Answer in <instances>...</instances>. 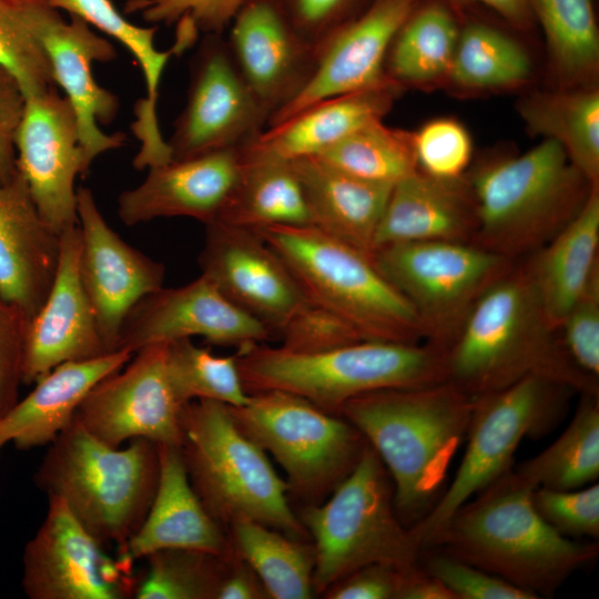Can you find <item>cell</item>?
I'll list each match as a JSON object with an SVG mask.
<instances>
[{
  "mask_svg": "<svg viewBox=\"0 0 599 599\" xmlns=\"http://www.w3.org/2000/svg\"><path fill=\"white\" fill-rule=\"evenodd\" d=\"M473 407L474 397L450 382L374 390L342 407L339 415L363 434L386 467L395 510L406 527L417 525L443 495Z\"/></svg>",
  "mask_w": 599,
  "mask_h": 599,
  "instance_id": "6da1fadb",
  "label": "cell"
},
{
  "mask_svg": "<svg viewBox=\"0 0 599 599\" xmlns=\"http://www.w3.org/2000/svg\"><path fill=\"white\" fill-rule=\"evenodd\" d=\"M534 489L512 468L460 506L430 547L536 599L551 597L597 559L599 547L598 541L567 538L550 527L532 505Z\"/></svg>",
  "mask_w": 599,
  "mask_h": 599,
  "instance_id": "7a4b0ae2",
  "label": "cell"
},
{
  "mask_svg": "<svg viewBox=\"0 0 599 599\" xmlns=\"http://www.w3.org/2000/svg\"><path fill=\"white\" fill-rule=\"evenodd\" d=\"M448 382L471 397L544 375L576 393L599 394L568 362L525 262L476 302L447 349Z\"/></svg>",
  "mask_w": 599,
  "mask_h": 599,
  "instance_id": "3957f363",
  "label": "cell"
},
{
  "mask_svg": "<svg viewBox=\"0 0 599 599\" xmlns=\"http://www.w3.org/2000/svg\"><path fill=\"white\" fill-rule=\"evenodd\" d=\"M236 352L247 394L287 392L336 415L369 392L448 382L447 349L427 342L361 341L318 352L256 344Z\"/></svg>",
  "mask_w": 599,
  "mask_h": 599,
  "instance_id": "277c9868",
  "label": "cell"
},
{
  "mask_svg": "<svg viewBox=\"0 0 599 599\" xmlns=\"http://www.w3.org/2000/svg\"><path fill=\"white\" fill-rule=\"evenodd\" d=\"M160 471L158 444L136 438L112 447L73 419L48 445L33 481L65 504L101 544L124 552L152 504Z\"/></svg>",
  "mask_w": 599,
  "mask_h": 599,
  "instance_id": "5b68a950",
  "label": "cell"
},
{
  "mask_svg": "<svg viewBox=\"0 0 599 599\" xmlns=\"http://www.w3.org/2000/svg\"><path fill=\"white\" fill-rule=\"evenodd\" d=\"M468 185L477 217L473 243L512 261L555 237L598 186L550 139L521 155L478 167Z\"/></svg>",
  "mask_w": 599,
  "mask_h": 599,
  "instance_id": "8992f818",
  "label": "cell"
},
{
  "mask_svg": "<svg viewBox=\"0 0 599 599\" xmlns=\"http://www.w3.org/2000/svg\"><path fill=\"white\" fill-rule=\"evenodd\" d=\"M180 445L189 479L209 514L225 528L251 519L308 540L291 506L288 487L267 454L235 424L227 405L195 399L184 405Z\"/></svg>",
  "mask_w": 599,
  "mask_h": 599,
  "instance_id": "52a82bcc",
  "label": "cell"
},
{
  "mask_svg": "<svg viewBox=\"0 0 599 599\" xmlns=\"http://www.w3.org/2000/svg\"><path fill=\"white\" fill-rule=\"evenodd\" d=\"M283 260L308 301L344 319L365 341L420 343L410 304L372 255L314 225L256 231Z\"/></svg>",
  "mask_w": 599,
  "mask_h": 599,
  "instance_id": "ba28073f",
  "label": "cell"
},
{
  "mask_svg": "<svg viewBox=\"0 0 599 599\" xmlns=\"http://www.w3.org/2000/svg\"><path fill=\"white\" fill-rule=\"evenodd\" d=\"M315 555L314 593L374 562L412 565L420 544L398 518L390 476L368 445L347 477L319 504L297 514Z\"/></svg>",
  "mask_w": 599,
  "mask_h": 599,
  "instance_id": "9c48e42d",
  "label": "cell"
},
{
  "mask_svg": "<svg viewBox=\"0 0 599 599\" xmlns=\"http://www.w3.org/2000/svg\"><path fill=\"white\" fill-rule=\"evenodd\" d=\"M576 392L544 375H529L493 393L474 397L466 449L453 481L414 527L422 549L434 545L455 511L514 468L526 437L548 434L562 418Z\"/></svg>",
  "mask_w": 599,
  "mask_h": 599,
  "instance_id": "30bf717a",
  "label": "cell"
},
{
  "mask_svg": "<svg viewBox=\"0 0 599 599\" xmlns=\"http://www.w3.org/2000/svg\"><path fill=\"white\" fill-rule=\"evenodd\" d=\"M227 407L237 427L283 468L288 495L302 506L326 499L368 446L346 418L292 393L258 392Z\"/></svg>",
  "mask_w": 599,
  "mask_h": 599,
  "instance_id": "8fae6325",
  "label": "cell"
},
{
  "mask_svg": "<svg viewBox=\"0 0 599 599\" xmlns=\"http://www.w3.org/2000/svg\"><path fill=\"white\" fill-rule=\"evenodd\" d=\"M372 258L413 307L424 339L445 349L479 297L516 263L474 243L445 241L389 244Z\"/></svg>",
  "mask_w": 599,
  "mask_h": 599,
  "instance_id": "7c38bea8",
  "label": "cell"
},
{
  "mask_svg": "<svg viewBox=\"0 0 599 599\" xmlns=\"http://www.w3.org/2000/svg\"><path fill=\"white\" fill-rule=\"evenodd\" d=\"M13 16L35 38L49 60L55 85L78 118L87 171L101 154L123 146L122 132L105 133L100 123H111L120 102L93 77L95 62L116 58L114 45L77 16L67 20L48 0H4Z\"/></svg>",
  "mask_w": 599,
  "mask_h": 599,
  "instance_id": "4fadbf2b",
  "label": "cell"
},
{
  "mask_svg": "<svg viewBox=\"0 0 599 599\" xmlns=\"http://www.w3.org/2000/svg\"><path fill=\"white\" fill-rule=\"evenodd\" d=\"M270 113L241 75L222 34H204L190 64L186 103L166 141L171 160L241 148L267 126Z\"/></svg>",
  "mask_w": 599,
  "mask_h": 599,
  "instance_id": "5bb4252c",
  "label": "cell"
},
{
  "mask_svg": "<svg viewBox=\"0 0 599 599\" xmlns=\"http://www.w3.org/2000/svg\"><path fill=\"white\" fill-rule=\"evenodd\" d=\"M58 498L22 555L21 587L29 599H123L134 595L133 561L110 557Z\"/></svg>",
  "mask_w": 599,
  "mask_h": 599,
  "instance_id": "9a60e30c",
  "label": "cell"
},
{
  "mask_svg": "<svg viewBox=\"0 0 599 599\" xmlns=\"http://www.w3.org/2000/svg\"><path fill=\"white\" fill-rule=\"evenodd\" d=\"M165 358L166 344L134 353L122 368L90 389L74 419L112 447L136 438L180 446L185 404L173 389Z\"/></svg>",
  "mask_w": 599,
  "mask_h": 599,
  "instance_id": "2e32d148",
  "label": "cell"
},
{
  "mask_svg": "<svg viewBox=\"0 0 599 599\" xmlns=\"http://www.w3.org/2000/svg\"><path fill=\"white\" fill-rule=\"evenodd\" d=\"M17 167L55 232L62 234L78 224L75 179L88 171L77 114L55 85L26 97Z\"/></svg>",
  "mask_w": 599,
  "mask_h": 599,
  "instance_id": "e0dca14e",
  "label": "cell"
},
{
  "mask_svg": "<svg viewBox=\"0 0 599 599\" xmlns=\"http://www.w3.org/2000/svg\"><path fill=\"white\" fill-rule=\"evenodd\" d=\"M203 337L209 344L237 349L264 344L274 334L232 303L207 277L160 290L140 300L126 315L118 349L134 354L156 344Z\"/></svg>",
  "mask_w": 599,
  "mask_h": 599,
  "instance_id": "ac0fdd59",
  "label": "cell"
},
{
  "mask_svg": "<svg viewBox=\"0 0 599 599\" xmlns=\"http://www.w3.org/2000/svg\"><path fill=\"white\" fill-rule=\"evenodd\" d=\"M77 199L80 278L104 343L114 352L126 315L140 300L163 287L165 267L118 235L90 189L78 187Z\"/></svg>",
  "mask_w": 599,
  "mask_h": 599,
  "instance_id": "d6986e66",
  "label": "cell"
},
{
  "mask_svg": "<svg viewBox=\"0 0 599 599\" xmlns=\"http://www.w3.org/2000/svg\"><path fill=\"white\" fill-rule=\"evenodd\" d=\"M205 227L201 274L275 336L308 301L290 268L256 231L220 222Z\"/></svg>",
  "mask_w": 599,
  "mask_h": 599,
  "instance_id": "ffe728a7",
  "label": "cell"
},
{
  "mask_svg": "<svg viewBox=\"0 0 599 599\" xmlns=\"http://www.w3.org/2000/svg\"><path fill=\"white\" fill-rule=\"evenodd\" d=\"M418 4L419 0H370L318 47L313 77L292 101L271 116L266 128L318 101L389 81L385 77L388 50Z\"/></svg>",
  "mask_w": 599,
  "mask_h": 599,
  "instance_id": "44dd1931",
  "label": "cell"
},
{
  "mask_svg": "<svg viewBox=\"0 0 599 599\" xmlns=\"http://www.w3.org/2000/svg\"><path fill=\"white\" fill-rule=\"evenodd\" d=\"M227 29L232 58L271 119L313 77L317 49L275 0H246Z\"/></svg>",
  "mask_w": 599,
  "mask_h": 599,
  "instance_id": "7402d4cb",
  "label": "cell"
},
{
  "mask_svg": "<svg viewBox=\"0 0 599 599\" xmlns=\"http://www.w3.org/2000/svg\"><path fill=\"white\" fill-rule=\"evenodd\" d=\"M78 224L61 234L59 266L50 292L31 318L26 336L22 384L31 385L67 362L109 352L79 273Z\"/></svg>",
  "mask_w": 599,
  "mask_h": 599,
  "instance_id": "603a6c76",
  "label": "cell"
},
{
  "mask_svg": "<svg viewBox=\"0 0 599 599\" xmlns=\"http://www.w3.org/2000/svg\"><path fill=\"white\" fill-rule=\"evenodd\" d=\"M241 163L242 146L149 167L140 184L119 195L118 215L128 226L175 216L206 225L230 201Z\"/></svg>",
  "mask_w": 599,
  "mask_h": 599,
  "instance_id": "cb8c5ba5",
  "label": "cell"
},
{
  "mask_svg": "<svg viewBox=\"0 0 599 599\" xmlns=\"http://www.w3.org/2000/svg\"><path fill=\"white\" fill-rule=\"evenodd\" d=\"M61 234L39 212L19 173L0 183V293L31 318L59 266Z\"/></svg>",
  "mask_w": 599,
  "mask_h": 599,
  "instance_id": "d4e9b609",
  "label": "cell"
},
{
  "mask_svg": "<svg viewBox=\"0 0 599 599\" xmlns=\"http://www.w3.org/2000/svg\"><path fill=\"white\" fill-rule=\"evenodd\" d=\"M160 471L150 509L122 555L133 562L167 548L233 552L227 529L206 510L193 489L180 446L158 444Z\"/></svg>",
  "mask_w": 599,
  "mask_h": 599,
  "instance_id": "484cf974",
  "label": "cell"
},
{
  "mask_svg": "<svg viewBox=\"0 0 599 599\" xmlns=\"http://www.w3.org/2000/svg\"><path fill=\"white\" fill-rule=\"evenodd\" d=\"M476 231V209L468 183L463 179L433 177L416 169L394 183L373 252L396 243H473Z\"/></svg>",
  "mask_w": 599,
  "mask_h": 599,
  "instance_id": "4316f807",
  "label": "cell"
},
{
  "mask_svg": "<svg viewBox=\"0 0 599 599\" xmlns=\"http://www.w3.org/2000/svg\"><path fill=\"white\" fill-rule=\"evenodd\" d=\"M133 356L118 349L94 358L67 362L34 383L32 390L0 417V451L9 444L29 450L52 443L74 419L90 389Z\"/></svg>",
  "mask_w": 599,
  "mask_h": 599,
  "instance_id": "83f0119b",
  "label": "cell"
},
{
  "mask_svg": "<svg viewBox=\"0 0 599 599\" xmlns=\"http://www.w3.org/2000/svg\"><path fill=\"white\" fill-rule=\"evenodd\" d=\"M291 161L313 225L372 255L376 230L394 184L359 179L316 155Z\"/></svg>",
  "mask_w": 599,
  "mask_h": 599,
  "instance_id": "f1b7e54d",
  "label": "cell"
},
{
  "mask_svg": "<svg viewBox=\"0 0 599 599\" xmlns=\"http://www.w3.org/2000/svg\"><path fill=\"white\" fill-rule=\"evenodd\" d=\"M548 321L559 324L599 277V189L593 186L577 215L525 261Z\"/></svg>",
  "mask_w": 599,
  "mask_h": 599,
  "instance_id": "f546056e",
  "label": "cell"
},
{
  "mask_svg": "<svg viewBox=\"0 0 599 599\" xmlns=\"http://www.w3.org/2000/svg\"><path fill=\"white\" fill-rule=\"evenodd\" d=\"M48 2L118 40L133 55L142 71L146 89L145 98L135 104V120L131 126L140 141L133 166L136 170H144L169 162L170 150L160 131L156 106L162 73L171 57L179 54L174 45L165 51L158 50L154 44L158 28L130 22L111 0H48Z\"/></svg>",
  "mask_w": 599,
  "mask_h": 599,
  "instance_id": "4dcf8cb0",
  "label": "cell"
},
{
  "mask_svg": "<svg viewBox=\"0 0 599 599\" xmlns=\"http://www.w3.org/2000/svg\"><path fill=\"white\" fill-rule=\"evenodd\" d=\"M213 222L252 231L313 225L292 161L262 145L257 138L242 146L235 190Z\"/></svg>",
  "mask_w": 599,
  "mask_h": 599,
  "instance_id": "1f68e13d",
  "label": "cell"
},
{
  "mask_svg": "<svg viewBox=\"0 0 599 599\" xmlns=\"http://www.w3.org/2000/svg\"><path fill=\"white\" fill-rule=\"evenodd\" d=\"M399 88L386 81L318 101L266 128L257 141L288 160L317 155L359 128L380 121L390 110Z\"/></svg>",
  "mask_w": 599,
  "mask_h": 599,
  "instance_id": "d6a6232c",
  "label": "cell"
},
{
  "mask_svg": "<svg viewBox=\"0 0 599 599\" xmlns=\"http://www.w3.org/2000/svg\"><path fill=\"white\" fill-rule=\"evenodd\" d=\"M518 111L535 134L558 142L591 185L599 182V93L596 90L534 93Z\"/></svg>",
  "mask_w": 599,
  "mask_h": 599,
  "instance_id": "836d02e7",
  "label": "cell"
},
{
  "mask_svg": "<svg viewBox=\"0 0 599 599\" xmlns=\"http://www.w3.org/2000/svg\"><path fill=\"white\" fill-rule=\"evenodd\" d=\"M226 529L233 550L254 570L268 599L313 598L312 542L245 518L232 521Z\"/></svg>",
  "mask_w": 599,
  "mask_h": 599,
  "instance_id": "e575fe53",
  "label": "cell"
},
{
  "mask_svg": "<svg viewBox=\"0 0 599 599\" xmlns=\"http://www.w3.org/2000/svg\"><path fill=\"white\" fill-rule=\"evenodd\" d=\"M535 488L577 489L599 478V394H580L565 430L536 456L514 466Z\"/></svg>",
  "mask_w": 599,
  "mask_h": 599,
  "instance_id": "d590c367",
  "label": "cell"
},
{
  "mask_svg": "<svg viewBox=\"0 0 599 599\" xmlns=\"http://www.w3.org/2000/svg\"><path fill=\"white\" fill-rule=\"evenodd\" d=\"M458 35L457 23L445 6L437 2L418 6L390 44L385 77L400 87L448 75Z\"/></svg>",
  "mask_w": 599,
  "mask_h": 599,
  "instance_id": "8d00e7d4",
  "label": "cell"
},
{
  "mask_svg": "<svg viewBox=\"0 0 599 599\" xmlns=\"http://www.w3.org/2000/svg\"><path fill=\"white\" fill-rule=\"evenodd\" d=\"M530 8L559 77L576 82L593 75L599 62V32L592 0H530Z\"/></svg>",
  "mask_w": 599,
  "mask_h": 599,
  "instance_id": "74e56055",
  "label": "cell"
},
{
  "mask_svg": "<svg viewBox=\"0 0 599 599\" xmlns=\"http://www.w3.org/2000/svg\"><path fill=\"white\" fill-rule=\"evenodd\" d=\"M531 62L524 48L501 31L481 23L459 32L449 71L456 84L468 89H498L529 79Z\"/></svg>",
  "mask_w": 599,
  "mask_h": 599,
  "instance_id": "f35d334b",
  "label": "cell"
},
{
  "mask_svg": "<svg viewBox=\"0 0 599 599\" xmlns=\"http://www.w3.org/2000/svg\"><path fill=\"white\" fill-rule=\"evenodd\" d=\"M413 133L382 120L354 131L316 156L332 166L372 182L394 184L417 169Z\"/></svg>",
  "mask_w": 599,
  "mask_h": 599,
  "instance_id": "ab89813d",
  "label": "cell"
},
{
  "mask_svg": "<svg viewBox=\"0 0 599 599\" xmlns=\"http://www.w3.org/2000/svg\"><path fill=\"white\" fill-rule=\"evenodd\" d=\"M165 359L170 382L183 404L211 399L241 406L250 397L240 376L237 352L219 356L184 338L166 344Z\"/></svg>",
  "mask_w": 599,
  "mask_h": 599,
  "instance_id": "60d3db41",
  "label": "cell"
},
{
  "mask_svg": "<svg viewBox=\"0 0 599 599\" xmlns=\"http://www.w3.org/2000/svg\"><path fill=\"white\" fill-rule=\"evenodd\" d=\"M230 556L185 548L154 551L145 558L149 568L144 579L136 586L134 597L216 599Z\"/></svg>",
  "mask_w": 599,
  "mask_h": 599,
  "instance_id": "b9f144b4",
  "label": "cell"
},
{
  "mask_svg": "<svg viewBox=\"0 0 599 599\" xmlns=\"http://www.w3.org/2000/svg\"><path fill=\"white\" fill-rule=\"evenodd\" d=\"M413 136L417 170L441 180L463 179L471 159L473 143L459 122L436 119Z\"/></svg>",
  "mask_w": 599,
  "mask_h": 599,
  "instance_id": "7bdbcfd3",
  "label": "cell"
},
{
  "mask_svg": "<svg viewBox=\"0 0 599 599\" xmlns=\"http://www.w3.org/2000/svg\"><path fill=\"white\" fill-rule=\"evenodd\" d=\"M0 68L18 81L26 97L55 85L44 50L4 0H0Z\"/></svg>",
  "mask_w": 599,
  "mask_h": 599,
  "instance_id": "ee69618b",
  "label": "cell"
},
{
  "mask_svg": "<svg viewBox=\"0 0 599 599\" xmlns=\"http://www.w3.org/2000/svg\"><path fill=\"white\" fill-rule=\"evenodd\" d=\"M532 505L538 515L560 535L581 540L599 537V485L559 490L535 488Z\"/></svg>",
  "mask_w": 599,
  "mask_h": 599,
  "instance_id": "f6af8a7d",
  "label": "cell"
},
{
  "mask_svg": "<svg viewBox=\"0 0 599 599\" xmlns=\"http://www.w3.org/2000/svg\"><path fill=\"white\" fill-rule=\"evenodd\" d=\"M418 564L441 581L456 599H536L531 593L437 547L423 548Z\"/></svg>",
  "mask_w": 599,
  "mask_h": 599,
  "instance_id": "bcb514c9",
  "label": "cell"
},
{
  "mask_svg": "<svg viewBox=\"0 0 599 599\" xmlns=\"http://www.w3.org/2000/svg\"><path fill=\"white\" fill-rule=\"evenodd\" d=\"M558 334L570 365L599 388V277L568 311Z\"/></svg>",
  "mask_w": 599,
  "mask_h": 599,
  "instance_id": "7dc6e473",
  "label": "cell"
},
{
  "mask_svg": "<svg viewBox=\"0 0 599 599\" xmlns=\"http://www.w3.org/2000/svg\"><path fill=\"white\" fill-rule=\"evenodd\" d=\"M246 0H126L124 10L150 23L190 21L199 33L222 34Z\"/></svg>",
  "mask_w": 599,
  "mask_h": 599,
  "instance_id": "c3c4849f",
  "label": "cell"
},
{
  "mask_svg": "<svg viewBox=\"0 0 599 599\" xmlns=\"http://www.w3.org/2000/svg\"><path fill=\"white\" fill-rule=\"evenodd\" d=\"M281 346L295 352H318L365 341L333 312L307 301L277 331Z\"/></svg>",
  "mask_w": 599,
  "mask_h": 599,
  "instance_id": "681fc988",
  "label": "cell"
},
{
  "mask_svg": "<svg viewBox=\"0 0 599 599\" xmlns=\"http://www.w3.org/2000/svg\"><path fill=\"white\" fill-rule=\"evenodd\" d=\"M30 319L0 293V417L19 400Z\"/></svg>",
  "mask_w": 599,
  "mask_h": 599,
  "instance_id": "f907efd6",
  "label": "cell"
},
{
  "mask_svg": "<svg viewBox=\"0 0 599 599\" xmlns=\"http://www.w3.org/2000/svg\"><path fill=\"white\" fill-rule=\"evenodd\" d=\"M414 565H366L334 582L322 596L327 599H402Z\"/></svg>",
  "mask_w": 599,
  "mask_h": 599,
  "instance_id": "816d5d0a",
  "label": "cell"
},
{
  "mask_svg": "<svg viewBox=\"0 0 599 599\" xmlns=\"http://www.w3.org/2000/svg\"><path fill=\"white\" fill-rule=\"evenodd\" d=\"M297 31L316 49L352 19L357 0H275Z\"/></svg>",
  "mask_w": 599,
  "mask_h": 599,
  "instance_id": "f5cc1de1",
  "label": "cell"
},
{
  "mask_svg": "<svg viewBox=\"0 0 599 599\" xmlns=\"http://www.w3.org/2000/svg\"><path fill=\"white\" fill-rule=\"evenodd\" d=\"M26 108V95L18 81L0 68V183L18 173L17 136Z\"/></svg>",
  "mask_w": 599,
  "mask_h": 599,
  "instance_id": "db71d44e",
  "label": "cell"
},
{
  "mask_svg": "<svg viewBox=\"0 0 599 599\" xmlns=\"http://www.w3.org/2000/svg\"><path fill=\"white\" fill-rule=\"evenodd\" d=\"M216 599H268V595L254 570L233 550Z\"/></svg>",
  "mask_w": 599,
  "mask_h": 599,
  "instance_id": "11a10c76",
  "label": "cell"
},
{
  "mask_svg": "<svg viewBox=\"0 0 599 599\" xmlns=\"http://www.w3.org/2000/svg\"><path fill=\"white\" fill-rule=\"evenodd\" d=\"M402 599H456V597L417 561L409 571Z\"/></svg>",
  "mask_w": 599,
  "mask_h": 599,
  "instance_id": "9f6ffc18",
  "label": "cell"
},
{
  "mask_svg": "<svg viewBox=\"0 0 599 599\" xmlns=\"http://www.w3.org/2000/svg\"><path fill=\"white\" fill-rule=\"evenodd\" d=\"M483 3L515 24L524 26L530 16V0H454Z\"/></svg>",
  "mask_w": 599,
  "mask_h": 599,
  "instance_id": "6f0895ef",
  "label": "cell"
}]
</instances>
